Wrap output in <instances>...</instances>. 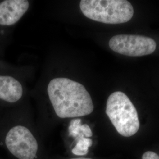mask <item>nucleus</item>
I'll return each mask as SVG.
<instances>
[{
	"instance_id": "1",
	"label": "nucleus",
	"mask_w": 159,
	"mask_h": 159,
	"mask_svg": "<svg viewBox=\"0 0 159 159\" xmlns=\"http://www.w3.org/2000/svg\"><path fill=\"white\" fill-rule=\"evenodd\" d=\"M47 93L55 113L60 118L84 116L94 110L91 96L84 86L72 80H51Z\"/></svg>"
},
{
	"instance_id": "2",
	"label": "nucleus",
	"mask_w": 159,
	"mask_h": 159,
	"mask_svg": "<svg viewBox=\"0 0 159 159\" xmlns=\"http://www.w3.org/2000/svg\"><path fill=\"white\" fill-rule=\"evenodd\" d=\"M80 8L85 17L110 24L127 23L134 14L133 6L125 0H82Z\"/></svg>"
},
{
	"instance_id": "3",
	"label": "nucleus",
	"mask_w": 159,
	"mask_h": 159,
	"mask_svg": "<svg viewBox=\"0 0 159 159\" xmlns=\"http://www.w3.org/2000/svg\"><path fill=\"white\" fill-rule=\"evenodd\" d=\"M106 113L120 135L132 136L139 130L136 109L124 93L116 91L108 97Z\"/></svg>"
},
{
	"instance_id": "4",
	"label": "nucleus",
	"mask_w": 159,
	"mask_h": 159,
	"mask_svg": "<svg viewBox=\"0 0 159 159\" xmlns=\"http://www.w3.org/2000/svg\"><path fill=\"white\" fill-rule=\"evenodd\" d=\"M113 51L131 57H139L152 54L156 43L152 38L139 35H117L109 41Z\"/></svg>"
},
{
	"instance_id": "5",
	"label": "nucleus",
	"mask_w": 159,
	"mask_h": 159,
	"mask_svg": "<svg viewBox=\"0 0 159 159\" xmlns=\"http://www.w3.org/2000/svg\"><path fill=\"white\" fill-rule=\"evenodd\" d=\"M6 144L9 151L19 159H34L38 150L35 138L23 125L15 126L8 131Z\"/></svg>"
},
{
	"instance_id": "6",
	"label": "nucleus",
	"mask_w": 159,
	"mask_h": 159,
	"mask_svg": "<svg viewBox=\"0 0 159 159\" xmlns=\"http://www.w3.org/2000/svg\"><path fill=\"white\" fill-rule=\"evenodd\" d=\"M27 0H6L0 3V25H12L17 23L27 12Z\"/></svg>"
},
{
	"instance_id": "7",
	"label": "nucleus",
	"mask_w": 159,
	"mask_h": 159,
	"mask_svg": "<svg viewBox=\"0 0 159 159\" xmlns=\"http://www.w3.org/2000/svg\"><path fill=\"white\" fill-rule=\"evenodd\" d=\"M23 87L14 77L0 75V99L8 102L18 101L23 96Z\"/></svg>"
},
{
	"instance_id": "8",
	"label": "nucleus",
	"mask_w": 159,
	"mask_h": 159,
	"mask_svg": "<svg viewBox=\"0 0 159 159\" xmlns=\"http://www.w3.org/2000/svg\"><path fill=\"white\" fill-rule=\"evenodd\" d=\"M69 134L76 141L83 138H90L93 136L90 127L87 125H81V120H73L68 127Z\"/></svg>"
},
{
	"instance_id": "9",
	"label": "nucleus",
	"mask_w": 159,
	"mask_h": 159,
	"mask_svg": "<svg viewBox=\"0 0 159 159\" xmlns=\"http://www.w3.org/2000/svg\"><path fill=\"white\" fill-rule=\"evenodd\" d=\"M93 144L90 138H83L77 140L76 145L72 149V153L77 156H84L89 152V148Z\"/></svg>"
},
{
	"instance_id": "10",
	"label": "nucleus",
	"mask_w": 159,
	"mask_h": 159,
	"mask_svg": "<svg viewBox=\"0 0 159 159\" xmlns=\"http://www.w3.org/2000/svg\"><path fill=\"white\" fill-rule=\"evenodd\" d=\"M142 159H159V156L154 152L148 151L143 154Z\"/></svg>"
},
{
	"instance_id": "11",
	"label": "nucleus",
	"mask_w": 159,
	"mask_h": 159,
	"mask_svg": "<svg viewBox=\"0 0 159 159\" xmlns=\"http://www.w3.org/2000/svg\"><path fill=\"white\" fill-rule=\"evenodd\" d=\"M92 159L90 158H84V157H79V158H73V159Z\"/></svg>"
}]
</instances>
